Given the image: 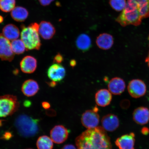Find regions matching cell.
<instances>
[{"mask_svg":"<svg viewBox=\"0 0 149 149\" xmlns=\"http://www.w3.org/2000/svg\"><path fill=\"white\" fill-rule=\"evenodd\" d=\"M13 136V135L11 132H5L3 136H2L1 139L7 141L12 138Z\"/></svg>","mask_w":149,"mask_h":149,"instance_id":"83f0119b","label":"cell"},{"mask_svg":"<svg viewBox=\"0 0 149 149\" xmlns=\"http://www.w3.org/2000/svg\"><path fill=\"white\" fill-rule=\"evenodd\" d=\"M64 60V58L61 54L58 53L55 55L54 59V62L57 64H61Z\"/></svg>","mask_w":149,"mask_h":149,"instance_id":"4316f807","label":"cell"},{"mask_svg":"<svg viewBox=\"0 0 149 149\" xmlns=\"http://www.w3.org/2000/svg\"><path fill=\"white\" fill-rule=\"evenodd\" d=\"M11 44L13 51L15 54H21L27 51L25 44L21 40L16 39L12 40Z\"/></svg>","mask_w":149,"mask_h":149,"instance_id":"cb8c5ba5","label":"cell"},{"mask_svg":"<svg viewBox=\"0 0 149 149\" xmlns=\"http://www.w3.org/2000/svg\"><path fill=\"white\" fill-rule=\"evenodd\" d=\"M109 3L112 8L117 12L123 10L127 4L126 0H110Z\"/></svg>","mask_w":149,"mask_h":149,"instance_id":"484cf974","label":"cell"},{"mask_svg":"<svg viewBox=\"0 0 149 149\" xmlns=\"http://www.w3.org/2000/svg\"><path fill=\"white\" fill-rule=\"evenodd\" d=\"M75 44L77 49L83 52L88 51L92 46L90 37L85 33H81L77 37Z\"/></svg>","mask_w":149,"mask_h":149,"instance_id":"ffe728a7","label":"cell"},{"mask_svg":"<svg viewBox=\"0 0 149 149\" xmlns=\"http://www.w3.org/2000/svg\"><path fill=\"white\" fill-rule=\"evenodd\" d=\"M39 26L37 23L31 24L27 27L22 26L21 40L25 44L27 51L40 49L41 43L39 35Z\"/></svg>","mask_w":149,"mask_h":149,"instance_id":"277c9868","label":"cell"},{"mask_svg":"<svg viewBox=\"0 0 149 149\" xmlns=\"http://www.w3.org/2000/svg\"><path fill=\"white\" fill-rule=\"evenodd\" d=\"M42 105L43 107L45 109H48L51 107L50 104L47 102H42Z\"/></svg>","mask_w":149,"mask_h":149,"instance_id":"1f68e13d","label":"cell"},{"mask_svg":"<svg viewBox=\"0 0 149 149\" xmlns=\"http://www.w3.org/2000/svg\"><path fill=\"white\" fill-rule=\"evenodd\" d=\"M39 89V86L37 82L31 79L24 82L22 85V91L25 96L31 97L37 94Z\"/></svg>","mask_w":149,"mask_h":149,"instance_id":"d6986e66","label":"cell"},{"mask_svg":"<svg viewBox=\"0 0 149 149\" xmlns=\"http://www.w3.org/2000/svg\"><path fill=\"white\" fill-rule=\"evenodd\" d=\"M77 149H111L110 138L101 127L88 129L75 139Z\"/></svg>","mask_w":149,"mask_h":149,"instance_id":"7a4b0ae2","label":"cell"},{"mask_svg":"<svg viewBox=\"0 0 149 149\" xmlns=\"http://www.w3.org/2000/svg\"><path fill=\"white\" fill-rule=\"evenodd\" d=\"M39 120L25 114L18 116L15 120L14 125L19 134L25 138L34 137L40 130Z\"/></svg>","mask_w":149,"mask_h":149,"instance_id":"3957f363","label":"cell"},{"mask_svg":"<svg viewBox=\"0 0 149 149\" xmlns=\"http://www.w3.org/2000/svg\"><path fill=\"white\" fill-rule=\"evenodd\" d=\"M141 132L143 135H148L149 133V129L146 127H143L141 130Z\"/></svg>","mask_w":149,"mask_h":149,"instance_id":"4dcf8cb0","label":"cell"},{"mask_svg":"<svg viewBox=\"0 0 149 149\" xmlns=\"http://www.w3.org/2000/svg\"><path fill=\"white\" fill-rule=\"evenodd\" d=\"M3 19L2 16H0V23H2L3 22Z\"/></svg>","mask_w":149,"mask_h":149,"instance_id":"d590c367","label":"cell"},{"mask_svg":"<svg viewBox=\"0 0 149 149\" xmlns=\"http://www.w3.org/2000/svg\"><path fill=\"white\" fill-rule=\"evenodd\" d=\"M40 4L43 6H47L51 4L54 0H38Z\"/></svg>","mask_w":149,"mask_h":149,"instance_id":"f1b7e54d","label":"cell"},{"mask_svg":"<svg viewBox=\"0 0 149 149\" xmlns=\"http://www.w3.org/2000/svg\"><path fill=\"white\" fill-rule=\"evenodd\" d=\"M3 34L9 40L17 39L20 35V31L17 27L13 24H8L3 27Z\"/></svg>","mask_w":149,"mask_h":149,"instance_id":"44dd1931","label":"cell"},{"mask_svg":"<svg viewBox=\"0 0 149 149\" xmlns=\"http://www.w3.org/2000/svg\"><path fill=\"white\" fill-rule=\"evenodd\" d=\"M66 70L64 67L59 64L55 63L49 67L47 70V76L52 81L56 82L61 81L64 79Z\"/></svg>","mask_w":149,"mask_h":149,"instance_id":"9c48e42d","label":"cell"},{"mask_svg":"<svg viewBox=\"0 0 149 149\" xmlns=\"http://www.w3.org/2000/svg\"><path fill=\"white\" fill-rule=\"evenodd\" d=\"M37 64V61L35 57L27 56L24 57L20 62V68L24 73H32L36 69Z\"/></svg>","mask_w":149,"mask_h":149,"instance_id":"2e32d148","label":"cell"},{"mask_svg":"<svg viewBox=\"0 0 149 149\" xmlns=\"http://www.w3.org/2000/svg\"><path fill=\"white\" fill-rule=\"evenodd\" d=\"M148 39H149V37H148Z\"/></svg>","mask_w":149,"mask_h":149,"instance_id":"74e56055","label":"cell"},{"mask_svg":"<svg viewBox=\"0 0 149 149\" xmlns=\"http://www.w3.org/2000/svg\"><path fill=\"white\" fill-rule=\"evenodd\" d=\"M68 130L63 125L55 126L50 132V136L52 141L57 144L64 142L68 139Z\"/></svg>","mask_w":149,"mask_h":149,"instance_id":"30bf717a","label":"cell"},{"mask_svg":"<svg viewBox=\"0 0 149 149\" xmlns=\"http://www.w3.org/2000/svg\"><path fill=\"white\" fill-rule=\"evenodd\" d=\"M133 117L134 120L137 124L144 125L149 120V110L144 107L137 108L134 111Z\"/></svg>","mask_w":149,"mask_h":149,"instance_id":"9a60e30c","label":"cell"},{"mask_svg":"<svg viewBox=\"0 0 149 149\" xmlns=\"http://www.w3.org/2000/svg\"><path fill=\"white\" fill-rule=\"evenodd\" d=\"M15 0H0V9L3 12H11L15 7Z\"/></svg>","mask_w":149,"mask_h":149,"instance_id":"d4e9b609","label":"cell"},{"mask_svg":"<svg viewBox=\"0 0 149 149\" xmlns=\"http://www.w3.org/2000/svg\"><path fill=\"white\" fill-rule=\"evenodd\" d=\"M99 122V115L93 109L85 111L82 115L81 123L87 129L97 127Z\"/></svg>","mask_w":149,"mask_h":149,"instance_id":"ba28073f","label":"cell"},{"mask_svg":"<svg viewBox=\"0 0 149 149\" xmlns=\"http://www.w3.org/2000/svg\"><path fill=\"white\" fill-rule=\"evenodd\" d=\"M115 144L119 149H135V135L131 133L118 138Z\"/></svg>","mask_w":149,"mask_h":149,"instance_id":"7c38bea8","label":"cell"},{"mask_svg":"<svg viewBox=\"0 0 149 149\" xmlns=\"http://www.w3.org/2000/svg\"><path fill=\"white\" fill-rule=\"evenodd\" d=\"M39 25L38 33L42 38L49 40L53 38L56 33V29L50 22L43 21Z\"/></svg>","mask_w":149,"mask_h":149,"instance_id":"5bb4252c","label":"cell"},{"mask_svg":"<svg viewBox=\"0 0 149 149\" xmlns=\"http://www.w3.org/2000/svg\"><path fill=\"white\" fill-rule=\"evenodd\" d=\"M102 127L105 130L112 132L116 130L120 125V121L116 115L109 113L104 116L101 120Z\"/></svg>","mask_w":149,"mask_h":149,"instance_id":"8fae6325","label":"cell"},{"mask_svg":"<svg viewBox=\"0 0 149 149\" xmlns=\"http://www.w3.org/2000/svg\"><path fill=\"white\" fill-rule=\"evenodd\" d=\"M61 149H77L74 145L72 144H67L64 145Z\"/></svg>","mask_w":149,"mask_h":149,"instance_id":"f546056e","label":"cell"},{"mask_svg":"<svg viewBox=\"0 0 149 149\" xmlns=\"http://www.w3.org/2000/svg\"><path fill=\"white\" fill-rule=\"evenodd\" d=\"M48 84L50 87H53L56 86L57 84V83L55 81H52L51 82L48 83Z\"/></svg>","mask_w":149,"mask_h":149,"instance_id":"836d02e7","label":"cell"},{"mask_svg":"<svg viewBox=\"0 0 149 149\" xmlns=\"http://www.w3.org/2000/svg\"><path fill=\"white\" fill-rule=\"evenodd\" d=\"M70 65L72 68H73L74 67L76 66V64H77V62L76 61L74 60V59H72L70 61Z\"/></svg>","mask_w":149,"mask_h":149,"instance_id":"d6a6232c","label":"cell"},{"mask_svg":"<svg viewBox=\"0 0 149 149\" xmlns=\"http://www.w3.org/2000/svg\"></svg>","mask_w":149,"mask_h":149,"instance_id":"f35d334b","label":"cell"},{"mask_svg":"<svg viewBox=\"0 0 149 149\" xmlns=\"http://www.w3.org/2000/svg\"><path fill=\"white\" fill-rule=\"evenodd\" d=\"M53 142L51 138L48 136H41L37 141V148L38 149H53Z\"/></svg>","mask_w":149,"mask_h":149,"instance_id":"603a6c76","label":"cell"},{"mask_svg":"<svg viewBox=\"0 0 149 149\" xmlns=\"http://www.w3.org/2000/svg\"><path fill=\"white\" fill-rule=\"evenodd\" d=\"M108 87L111 94L120 95L125 90L126 84L123 79L120 77H115L109 81Z\"/></svg>","mask_w":149,"mask_h":149,"instance_id":"4fadbf2b","label":"cell"},{"mask_svg":"<svg viewBox=\"0 0 149 149\" xmlns=\"http://www.w3.org/2000/svg\"><path fill=\"white\" fill-rule=\"evenodd\" d=\"M145 61H146V62L147 63V64H148V66L149 67V52L148 55L146 57V60H145Z\"/></svg>","mask_w":149,"mask_h":149,"instance_id":"e575fe53","label":"cell"},{"mask_svg":"<svg viewBox=\"0 0 149 149\" xmlns=\"http://www.w3.org/2000/svg\"><path fill=\"white\" fill-rule=\"evenodd\" d=\"M29 13L25 8L21 6L15 7L11 11V16L13 19L18 22H23L26 19Z\"/></svg>","mask_w":149,"mask_h":149,"instance_id":"7402d4cb","label":"cell"},{"mask_svg":"<svg viewBox=\"0 0 149 149\" xmlns=\"http://www.w3.org/2000/svg\"><path fill=\"white\" fill-rule=\"evenodd\" d=\"M149 17V0H127L125 8L116 21L123 27L138 26L143 19Z\"/></svg>","mask_w":149,"mask_h":149,"instance_id":"6da1fadb","label":"cell"},{"mask_svg":"<svg viewBox=\"0 0 149 149\" xmlns=\"http://www.w3.org/2000/svg\"><path fill=\"white\" fill-rule=\"evenodd\" d=\"M3 120H0V127L2 125Z\"/></svg>","mask_w":149,"mask_h":149,"instance_id":"8d00e7d4","label":"cell"},{"mask_svg":"<svg viewBox=\"0 0 149 149\" xmlns=\"http://www.w3.org/2000/svg\"><path fill=\"white\" fill-rule=\"evenodd\" d=\"M19 103L16 96L6 95L0 97V117L10 116L18 110Z\"/></svg>","mask_w":149,"mask_h":149,"instance_id":"5b68a950","label":"cell"},{"mask_svg":"<svg viewBox=\"0 0 149 149\" xmlns=\"http://www.w3.org/2000/svg\"><path fill=\"white\" fill-rule=\"evenodd\" d=\"M128 91L132 97L139 98L146 94L147 88L146 84L142 80L135 79L130 81L128 86Z\"/></svg>","mask_w":149,"mask_h":149,"instance_id":"8992f818","label":"cell"},{"mask_svg":"<svg viewBox=\"0 0 149 149\" xmlns=\"http://www.w3.org/2000/svg\"><path fill=\"white\" fill-rule=\"evenodd\" d=\"M111 93L109 90L102 89L99 90L95 96V102L97 105L101 107H106L109 105L111 101Z\"/></svg>","mask_w":149,"mask_h":149,"instance_id":"ac0fdd59","label":"cell"},{"mask_svg":"<svg viewBox=\"0 0 149 149\" xmlns=\"http://www.w3.org/2000/svg\"><path fill=\"white\" fill-rule=\"evenodd\" d=\"M96 42L100 49L107 50L112 47L114 43L112 35L107 33H101L97 37Z\"/></svg>","mask_w":149,"mask_h":149,"instance_id":"e0dca14e","label":"cell"},{"mask_svg":"<svg viewBox=\"0 0 149 149\" xmlns=\"http://www.w3.org/2000/svg\"><path fill=\"white\" fill-rule=\"evenodd\" d=\"M15 55L9 40L0 33V58L2 61H12Z\"/></svg>","mask_w":149,"mask_h":149,"instance_id":"52a82bcc","label":"cell"}]
</instances>
